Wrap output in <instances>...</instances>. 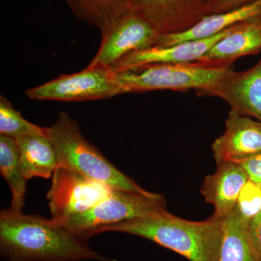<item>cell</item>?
<instances>
[{"instance_id":"5b68a950","label":"cell","mask_w":261,"mask_h":261,"mask_svg":"<svg viewBox=\"0 0 261 261\" xmlns=\"http://www.w3.org/2000/svg\"><path fill=\"white\" fill-rule=\"evenodd\" d=\"M165 211H167L166 201L160 194L113 190L106 200L67 218L61 224L70 233L87 240L100 228Z\"/></svg>"},{"instance_id":"9a60e30c","label":"cell","mask_w":261,"mask_h":261,"mask_svg":"<svg viewBox=\"0 0 261 261\" xmlns=\"http://www.w3.org/2000/svg\"><path fill=\"white\" fill-rule=\"evenodd\" d=\"M255 20H261V0L230 11L207 15L185 32L161 36L156 46L173 45L187 41L206 39L217 35L237 24Z\"/></svg>"},{"instance_id":"d6986e66","label":"cell","mask_w":261,"mask_h":261,"mask_svg":"<svg viewBox=\"0 0 261 261\" xmlns=\"http://www.w3.org/2000/svg\"><path fill=\"white\" fill-rule=\"evenodd\" d=\"M80 20L102 32L132 8V0H65Z\"/></svg>"},{"instance_id":"2e32d148","label":"cell","mask_w":261,"mask_h":261,"mask_svg":"<svg viewBox=\"0 0 261 261\" xmlns=\"http://www.w3.org/2000/svg\"><path fill=\"white\" fill-rule=\"evenodd\" d=\"M15 140L25 179L51 177L58 168V161L54 146L45 134L24 135Z\"/></svg>"},{"instance_id":"603a6c76","label":"cell","mask_w":261,"mask_h":261,"mask_svg":"<svg viewBox=\"0 0 261 261\" xmlns=\"http://www.w3.org/2000/svg\"><path fill=\"white\" fill-rule=\"evenodd\" d=\"M247 178L261 187V153L238 163Z\"/></svg>"},{"instance_id":"5bb4252c","label":"cell","mask_w":261,"mask_h":261,"mask_svg":"<svg viewBox=\"0 0 261 261\" xmlns=\"http://www.w3.org/2000/svg\"><path fill=\"white\" fill-rule=\"evenodd\" d=\"M247 180L246 173L238 163H221L214 173L206 176L200 193L207 203L214 206V214L224 219L235 208Z\"/></svg>"},{"instance_id":"7a4b0ae2","label":"cell","mask_w":261,"mask_h":261,"mask_svg":"<svg viewBox=\"0 0 261 261\" xmlns=\"http://www.w3.org/2000/svg\"><path fill=\"white\" fill-rule=\"evenodd\" d=\"M224 219L213 214L205 221H192L168 211L100 228L97 233L118 231L147 239L190 261H218Z\"/></svg>"},{"instance_id":"6da1fadb","label":"cell","mask_w":261,"mask_h":261,"mask_svg":"<svg viewBox=\"0 0 261 261\" xmlns=\"http://www.w3.org/2000/svg\"><path fill=\"white\" fill-rule=\"evenodd\" d=\"M0 251L9 261L107 260L54 219L10 209L0 214Z\"/></svg>"},{"instance_id":"277c9868","label":"cell","mask_w":261,"mask_h":261,"mask_svg":"<svg viewBox=\"0 0 261 261\" xmlns=\"http://www.w3.org/2000/svg\"><path fill=\"white\" fill-rule=\"evenodd\" d=\"M231 69L233 68H216L195 62L184 64L147 65L115 73L121 94L157 90H195L199 96H204Z\"/></svg>"},{"instance_id":"9c48e42d","label":"cell","mask_w":261,"mask_h":261,"mask_svg":"<svg viewBox=\"0 0 261 261\" xmlns=\"http://www.w3.org/2000/svg\"><path fill=\"white\" fill-rule=\"evenodd\" d=\"M209 0H132L140 13L162 35L185 32L208 15Z\"/></svg>"},{"instance_id":"7402d4cb","label":"cell","mask_w":261,"mask_h":261,"mask_svg":"<svg viewBox=\"0 0 261 261\" xmlns=\"http://www.w3.org/2000/svg\"><path fill=\"white\" fill-rule=\"evenodd\" d=\"M257 0H209L207 4L208 15L219 14L240 8Z\"/></svg>"},{"instance_id":"e0dca14e","label":"cell","mask_w":261,"mask_h":261,"mask_svg":"<svg viewBox=\"0 0 261 261\" xmlns=\"http://www.w3.org/2000/svg\"><path fill=\"white\" fill-rule=\"evenodd\" d=\"M249 224L234 209L225 218L218 261H261Z\"/></svg>"},{"instance_id":"ba28073f","label":"cell","mask_w":261,"mask_h":261,"mask_svg":"<svg viewBox=\"0 0 261 261\" xmlns=\"http://www.w3.org/2000/svg\"><path fill=\"white\" fill-rule=\"evenodd\" d=\"M113 190L100 182L58 166L47 196L53 219L61 223L73 215L88 211L106 200Z\"/></svg>"},{"instance_id":"52a82bcc","label":"cell","mask_w":261,"mask_h":261,"mask_svg":"<svg viewBox=\"0 0 261 261\" xmlns=\"http://www.w3.org/2000/svg\"><path fill=\"white\" fill-rule=\"evenodd\" d=\"M119 94L115 72L89 66L78 73L61 75L25 92L29 99L61 102L96 100Z\"/></svg>"},{"instance_id":"8fae6325","label":"cell","mask_w":261,"mask_h":261,"mask_svg":"<svg viewBox=\"0 0 261 261\" xmlns=\"http://www.w3.org/2000/svg\"><path fill=\"white\" fill-rule=\"evenodd\" d=\"M232 27L206 39L187 41L173 45L154 46L148 49L133 51L122 58L111 70L118 73L151 64L195 63L205 56L216 42L229 32Z\"/></svg>"},{"instance_id":"8992f818","label":"cell","mask_w":261,"mask_h":261,"mask_svg":"<svg viewBox=\"0 0 261 261\" xmlns=\"http://www.w3.org/2000/svg\"><path fill=\"white\" fill-rule=\"evenodd\" d=\"M101 37L97 53L88 66L111 69L127 55L156 46L161 34L130 8L102 31Z\"/></svg>"},{"instance_id":"30bf717a","label":"cell","mask_w":261,"mask_h":261,"mask_svg":"<svg viewBox=\"0 0 261 261\" xmlns=\"http://www.w3.org/2000/svg\"><path fill=\"white\" fill-rule=\"evenodd\" d=\"M225 130L211 146L216 164L238 163L261 153V122L231 110Z\"/></svg>"},{"instance_id":"ffe728a7","label":"cell","mask_w":261,"mask_h":261,"mask_svg":"<svg viewBox=\"0 0 261 261\" xmlns=\"http://www.w3.org/2000/svg\"><path fill=\"white\" fill-rule=\"evenodd\" d=\"M33 134H44V128L27 121L6 98L1 96L0 135L16 139L21 136Z\"/></svg>"},{"instance_id":"cb8c5ba5","label":"cell","mask_w":261,"mask_h":261,"mask_svg":"<svg viewBox=\"0 0 261 261\" xmlns=\"http://www.w3.org/2000/svg\"><path fill=\"white\" fill-rule=\"evenodd\" d=\"M250 235L257 252L261 256V211L249 224Z\"/></svg>"},{"instance_id":"ac0fdd59","label":"cell","mask_w":261,"mask_h":261,"mask_svg":"<svg viewBox=\"0 0 261 261\" xmlns=\"http://www.w3.org/2000/svg\"><path fill=\"white\" fill-rule=\"evenodd\" d=\"M0 171L12 192L10 210L21 212L27 193V181L20 167L16 140L0 135Z\"/></svg>"},{"instance_id":"4fadbf2b","label":"cell","mask_w":261,"mask_h":261,"mask_svg":"<svg viewBox=\"0 0 261 261\" xmlns=\"http://www.w3.org/2000/svg\"><path fill=\"white\" fill-rule=\"evenodd\" d=\"M260 51L261 20H249L233 27L196 63L216 68H233L237 60Z\"/></svg>"},{"instance_id":"7c38bea8","label":"cell","mask_w":261,"mask_h":261,"mask_svg":"<svg viewBox=\"0 0 261 261\" xmlns=\"http://www.w3.org/2000/svg\"><path fill=\"white\" fill-rule=\"evenodd\" d=\"M204 96L221 98L232 111L254 117L261 122V58L256 64L245 71L230 70Z\"/></svg>"},{"instance_id":"44dd1931","label":"cell","mask_w":261,"mask_h":261,"mask_svg":"<svg viewBox=\"0 0 261 261\" xmlns=\"http://www.w3.org/2000/svg\"><path fill=\"white\" fill-rule=\"evenodd\" d=\"M234 210L242 219L250 223L261 211V187L247 180L239 195Z\"/></svg>"},{"instance_id":"3957f363","label":"cell","mask_w":261,"mask_h":261,"mask_svg":"<svg viewBox=\"0 0 261 261\" xmlns=\"http://www.w3.org/2000/svg\"><path fill=\"white\" fill-rule=\"evenodd\" d=\"M44 130L54 146L60 167L80 173L113 190L149 192L108 161L82 135L78 123L66 113H60L56 123Z\"/></svg>"}]
</instances>
